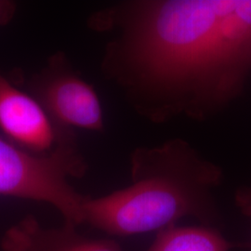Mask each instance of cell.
Returning a JSON list of instances; mask_svg holds the SVG:
<instances>
[{
	"label": "cell",
	"mask_w": 251,
	"mask_h": 251,
	"mask_svg": "<svg viewBox=\"0 0 251 251\" xmlns=\"http://www.w3.org/2000/svg\"><path fill=\"white\" fill-rule=\"evenodd\" d=\"M234 200L243 214L251 219V185L237 189L234 195Z\"/></svg>",
	"instance_id": "ba28073f"
},
{
	"label": "cell",
	"mask_w": 251,
	"mask_h": 251,
	"mask_svg": "<svg viewBox=\"0 0 251 251\" xmlns=\"http://www.w3.org/2000/svg\"><path fill=\"white\" fill-rule=\"evenodd\" d=\"M0 129L9 142L28 152L49 154L69 138L33 96L19 90L0 74Z\"/></svg>",
	"instance_id": "5b68a950"
},
{
	"label": "cell",
	"mask_w": 251,
	"mask_h": 251,
	"mask_svg": "<svg viewBox=\"0 0 251 251\" xmlns=\"http://www.w3.org/2000/svg\"><path fill=\"white\" fill-rule=\"evenodd\" d=\"M16 6L10 1L0 0V25H8L15 13Z\"/></svg>",
	"instance_id": "9c48e42d"
},
{
	"label": "cell",
	"mask_w": 251,
	"mask_h": 251,
	"mask_svg": "<svg viewBox=\"0 0 251 251\" xmlns=\"http://www.w3.org/2000/svg\"><path fill=\"white\" fill-rule=\"evenodd\" d=\"M117 28L105 69L155 123L203 122L242 94L251 74V0H139L94 19Z\"/></svg>",
	"instance_id": "6da1fadb"
},
{
	"label": "cell",
	"mask_w": 251,
	"mask_h": 251,
	"mask_svg": "<svg viewBox=\"0 0 251 251\" xmlns=\"http://www.w3.org/2000/svg\"><path fill=\"white\" fill-rule=\"evenodd\" d=\"M33 97L54 124L90 131L103 130V113L94 88L71 70L63 55H55L31 83Z\"/></svg>",
	"instance_id": "277c9868"
},
{
	"label": "cell",
	"mask_w": 251,
	"mask_h": 251,
	"mask_svg": "<svg viewBox=\"0 0 251 251\" xmlns=\"http://www.w3.org/2000/svg\"><path fill=\"white\" fill-rule=\"evenodd\" d=\"M236 247L212 226L173 225L159 231L147 251H230Z\"/></svg>",
	"instance_id": "52a82bcc"
},
{
	"label": "cell",
	"mask_w": 251,
	"mask_h": 251,
	"mask_svg": "<svg viewBox=\"0 0 251 251\" xmlns=\"http://www.w3.org/2000/svg\"><path fill=\"white\" fill-rule=\"evenodd\" d=\"M85 171L72 136L49 154L28 152L0 137V196L48 203L72 227L83 224L87 197L73 187L69 178L80 177Z\"/></svg>",
	"instance_id": "3957f363"
},
{
	"label": "cell",
	"mask_w": 251,
	"mask_h": 251,
	"mask_svg": "<svg viewBox=\"0 0 251 251\" xmlns=\"http://www.w3.org/2000/svg\"><path fill=\"white\" fill-rule=\"evenodd\" d=\"M1 246L2 251H123L113 240L84 237L69 225L46 228L34 217L8 230Z\"/></svg>",
	"instance_id": "8992f818"
},
{
	"label": "cell",
	"mask_w": 251,
	"mask_h": 251,
	"mask_svg": "<svg viewBox=\"0 0 251 251\" xmlns=\"http://www.w3.org/2000/svg\"><path fill=\"white\" fill-rule=\"evenodd\" d=\"M223 170L186 141L176 138L131 155V184L97 198H86L83 224L117 235L167 229L194 217L210 226L219 219L213 191Z\"/></svg>",
	"instance_id": "7a4b0ae2"
}]
</instances>
